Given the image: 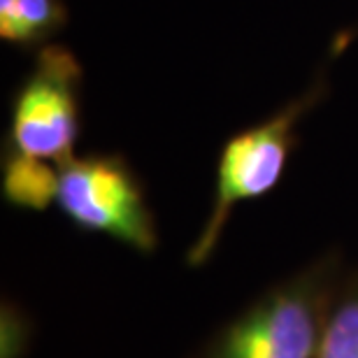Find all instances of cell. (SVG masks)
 I'll list each match as a JSON object with an SVG mask.
<instances>
[{"label":"cell","mask_w":358,"mask_h":358,"mask_svg":"<svg viewBox=\"0 0 358 358\" xmlns=\"http://www.w3.org/2000/svg\"><path fill=\"white\" fill-rule=\"evenodd\" d=\"M59 168L56 163L31 159L19 152H12L5 161L3 193L12 205L45 210L49 203H56L59 191Z\"/></svg>","instance_id":"cell-6"},{"label":"cell","mask_w":358,"mask_h":358,"mask_svg":"<svg viewBox=\"0 0 358 358\" xmlns=\"http://www.w3.org/2000/svg\"><path fill=\"white\" fill-rule=\"evenodd\" d=\"M317 358H358V293L333 312L319 338Z\"/></svg>","instance_id":"cell-7"},{"label":"cell","mask_w":358,"mask_h":358,"mask_svg":"<svg viewBox=\"0 0 358 358\" xmlns=\"http://www.w3.org/2000/svg\"><path fill=\"white\" fill-rule=\"evenodd\" d=\"M317 296L312 282L272 293L238 321L217 358H317Z\"/></svg>","instance_id":"cell-4"},{"label":"cell","mask_w":358,"mask_h":358,"mask_svg":"<svg viewBox=\"0 0 358 358\" xmlns=\"http://www.w3.org/2000/svg\"><path fill=\"white\" fill-rule=\"evenodd\" d=\"M56 205L80 228L110 235L138 252L156 247L154 221L142 189L119 156H87L63 163Z\"/></svg>","instance_id":"cell-3"},{"label":"cell","mask_w":358,"mask_h":358,"mask_svg":"<svg viewBox=\"0 0 358 358\" xmlns=\"http://www.w3.org/2000/svg\"><path fill=\"white\" fill-rule=\"evenodd\" d=\"M66 24L61 0H0V38L19 47L40 45Z\"/></svg>","instance_id":"cell-5"},{"label":"cell","mask_w":358,"mask_h":358,"mask_svg":"<svg viewBox=\"0 0 358 358\" xmlns=\"http://www.w3.org/2000/svg\"><path fill=\"white\" fill-rule=\"evenodd\" d=\"M326 84L314 82L296 100L286 103L261 124L235 133L226 142L217 166V191L212 212L205 221L203 233L189 252L191 266L210 259L231 212L245 200H256L270 193L282 179L291 149L296 145V131L303 117L324 98Z\"/></svg>","instance_id":"cell-1"},{"label":"cell","mask_w":358,"mask_h":358,"mask_svg":"<svg viewBox=\"0 0 358 358\" xmlns=\"http://www.w3.org/2000/svg\"><path fill=\"white\" fill-rule=\"evenodd\" d=\"M84 70L66 47L47 45L12 98L10 145L31 159L63 166L80 138Z\"/></svg>","instance_id":"cell-2"}]
</instances>
